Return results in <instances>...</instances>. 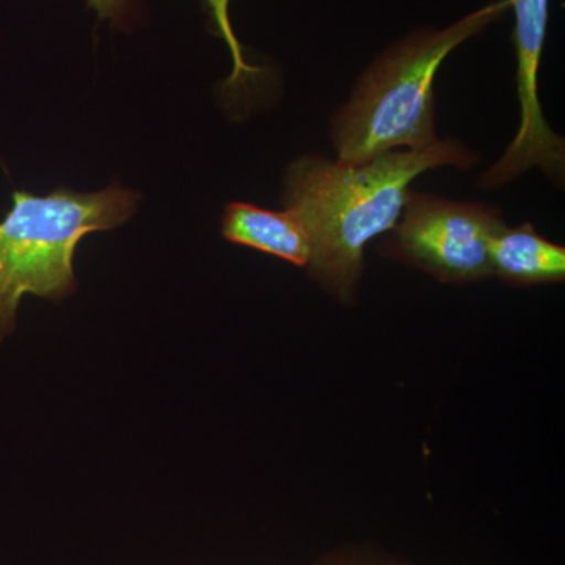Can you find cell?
<instances>
[{
  "label": "cell",
  "mask_w": 565,
  "mask_h": 565,
  "mask_svg": "<svg viewBox=\"0 0 565 565\" xmlns=\"http://www.w3.org/2000/svg\"><path fill=\"white\" fill-rule=\"evenodd\" d=\"M476 162L478 156L456 140L363 163L323 156L296 159L286 169L281 199L310 237L308 274L338 300L351 302L364 269V247L399 222L412 182L438 167L468 169Z\"/></svg>",
  "instance_id": "cell-1"
},
{
  "label": "cell",
  "mask_w": 565,
  "mask_h": 565,
  "mask_svg": "<svg viewBox=\"0 0 565 565\" xmlns=\"http://www.w3.org/2000/svg\"><path fill=\"white\" fill-rule=\"evenodd\" d=\"M509 9L511 0H497L444 31L414 33L377 58L356 82L351 102L334 114L338 162L363 163L437 143L434 84L441 63Z\"/></svg>",
  "instance_id": "cell-2"
},
{
  "label": "cell",
  "mask_w": 565,
  "mask_h": 565,
  "mask_svg": "<svg viewBox=\"0 0 565 565\" xmlns=\"http://www.w3.org/2000/svg\"><path fill=\"white\" fill-rule=\"evenodd\" d=\"M140 192L111 182L96 192L62 185L41 196L11 192L0 221V343L17 329L25 294L62 302L77 289L74 253L87 234L125 225L139 207Z\"/></svg>",
  "instance_id": "cell-3"
},
{
  "label": "cell",
  "mask_w": 565,
  "mask_h": 565,
  "mask_svg": "<svg viewBox=\"0 0 565 565\" xmlns=\"http://www.w3.org/2000/svg\"><path fill=\"white\" fill-rule=\"evenodd\" d=\"M504 225L487 204L411 191L382 253L444 282L481 281L492 277L490 241Z\"/></svg>",
  "instance_id": "cell-4"
},
{
  "label": "cell",
  "mask_w": 565,
  "mask_h": 565,
  "mask_svg": "<svg viewBox=\"0 0 565 565\" xmlns=\"http://www.w3.org/2000/svg\"><path fill=\"white\" fill-rule=\"evenodd\" d=\"M550 0H511L515 11L516 90H519V132L500 161L479 178L482 189H498L539 167L556 184H563L565 141L557 136L539 102V68L548 25Z\"/></svg>",
  "instance_id": "cell-5"
},
{
  "label": "cell",
  "mask_w": 565,
  "mask_h": 565,
  "mask_svg": "<svg viewBox=\"0 0 565 565\" xmlns=\"http://www.w3.org/2000/svg\"><path fill=\"white\" fill-rule=\"evenodd\" d=\"M222 234L228 243L243 245L307 267L311 243L307 230L289 210L273 211L256 204L232 202L222 215Z\"/></svg>",
  "instance_id": "cell-6"
},
{
  "label": "cell",
  "mask_w": 565,
  "mask_h": 565,
  "mask_svg": "<svg viewBox=\"0 0 565 565\" xmlns=\"http://www.w3.org/2000/svg\"><path fill=\"white\" fill-rule=\"evenodd\" d=\"M492 275L516 288L563 282L565 248L535 232L531 223L503 226L490 241Z\"/></svg>",
  "instance_id": "cell-7"
},
{
  "label": "cell",
  "mask_w": 565,
  "mask_h": 565,
  "mask_svg": "<svg viewBox=\"0 0 565 565\" xmlns=\"http://www.w3.org/2000/svg\"><path fill=\"white\" fill-rule=\"evenodd\" d=\"M204 11L207 14V24L211 32L217 39L225 41L230 54H232L233 71L223 85L226 92H234L237 88H244L248 82H256L263 76V70L259 66H253L244 55L243 44L237 40L233 31L232 20H230V3L232 0H203Z\"/></svg>",
  "instance_id": "cell-8"
},
{
  "label": "cell",
  "mask_w": 565,
  "mask_h": 565,
  "mask_svg": "<svg viewBox=\"0 0 565 565\" xmlns=\"http://www.w3.org/2000/svg\"><path fill=\"white\" fill-rule=\"evenodd\" d=\"M98 21H109L115 29L128 31L139 13V0H87Z\"/></svg>",
  "instance_id": "cell-9"
}]
</instances>
